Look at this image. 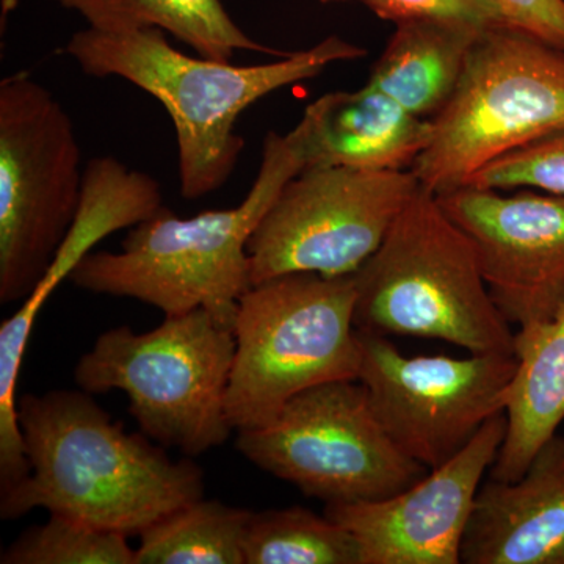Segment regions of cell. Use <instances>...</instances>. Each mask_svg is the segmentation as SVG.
<instances>
[{
    "instance_id": "ac0fdd59",
    "label": "cell",
    "mask_w": 564,
    "mask_h": 564,
    "mask_svg": "<svg viewBox=\"0 0 564 564\" xmlns=\"http://www.w3.org/2000/svg\"><path fill=\"white\" fill-rule=\"evenodd\" d=\"M162 188L150 174L129 170L115 158H98L85 169L84 193L76 221L52 262L46 278L25 300L35 310L69 278L99 240L120 229L133 228L163 209Z\"/></svg>"
},
{
    "instance_id": "e0dca14e",
    "label": "cell",
    "mask_w": 564,
    "mask_h": 564,
    "mask_svg": "<svg viewBox=\"0 0 564 564\" xmlns=\"http://www.w3.org/2000/svg\"><path fill=\"white\" fill-rule=\"evenodd\" d=\"M370 70L369 84L415 117L433 120L454 95L470 52L488 29L455 21H406Z\"/></svg>"
},
{
    "instance_id": "6da1fadb",
    "label": "cell",
    "mask_w": 564,
    "mask_h": 564,
    "mask_svg": "<svg viewBox=\"0 0 564 564\" xmlns=\"http://www.w3.org/2000/svg\"><path fill=\"white\" fill-rule=\"evenodd\" d=\"M91 395L80 389L21 397L31 474L0 496L3 521L43 508L131 538L203 499L198 464L188 456L173 462L147 434L126 432Z\"/></svg>"
},
{
    "instance_id": "484cf974",
    "label": "cell",
    "mask_w": 564,
    "mask_h": 564,
    "mask_svg": "<svg viewBox=\"0 0 564 564\" xmlns=\"http://www.w3.org/2000/svg\"><path fill=\"white\" fill-rule=\"evenodd\" d=\"M513 28L564 51V0H500Z\"/></svg>"
},
{
    "instance_id": "9a60e30c",
    "label": "cell",
    "mask_w": 564,
    "mask_h": 564,
    "mask_svg": "<svg viewBox=\"0 0 564 564\" xmlns=\"http://www.w3.org/2000/svg\"><path fill=\"white\" fill-rule=\"evenodd\" d=\"M310 166H348L406 172L432 139V120L367 82L352 91H332L306 107L293 129Z\"/></svg>"
},
{
    "instance_id": "5b68a950",
    "label": "cell",
    "mask_w": 564,
    "mask_h": 564,
    "mask_svg": "<svg viewBox=\"0 0 564 564\" xmlns=\"http://www.w3.org/2000/svg\"><path fill=\"white\" fill-rule=\"evenodd\" d=\"M234 326L206 310L165 315L148 333L104 332L76 366L82 391H121L141 433L195 458L234 432L226 410L236 356Z\"/></svg>"
},
{
    "instance_id": "9c48e42d",
    "label": "cell",
    "mask_w": 564,
    "mask_h": 564,
    "mask_svg": "<svg viewBox=\"0 0 564 564\" xmlns=\"http://www.w3.org/2000/svg\"><path fill=\"white\" fill-rule=\"evenodd\" d=\"M237 433L248 462L326 505L388 499L429 474L386 434L359 380L306 389L272 422Z\"/></svg>"
},
{
    "instance_id": "3957f363",
    "label": "cell",
    "mask_w": 564,
    "mask_h": 564,
    "mask_svg": "<svg viewBox=\"0 0 564 564\" xmlns=\"http://www.w3.org/2000/svg\"><path fill=\"white\" fill-rule=\"evenodd\" d=\"M304 169L296 132H269L258 176L239 206L192 218L163 207L129 228L121 251L88 252L69 281L98 295L139 300L165 315L206 310L234 326L252 288L248 242L284 185Z\"/></svg>"
},
{
    "instance_id": "4316f807",
    "label": "cell",
    "mask_w": 564,
    "mask_h": 564,
    "mask_svg": "<svg viewBox=\"0 0 564 564\" xmlns=\"http://www.w3.org/2000/svg\"><path fill=\"white\" fill-rule=\"evenodd\" d=\"M323 3L348 2V0H321Z\"/></svg>"
},
{
    "instance_id": "7a4b0ae2",
    "label": "cell",
    "mask_w": 564,
    "mask_h": 564,
    "mask_svg": "<svg viewBox=\"0 0 564 564\" xmlns=\"http://www.w3.org/2000/svg\"><path fill=\"white\" fill-rule=\"evenodd\" d=\"M65 54L88 76L120 77L165 107L176 131L181 195L199 199L232 176L245 148L236 132L245 110L281 88L314 79L333 63L361 58L366 50L333 35L276 62L240 66L184 54L161 29L87 28L70 36Z\"/></svg>"
},
{
    "instance_id": "30bf717a",
    "label": "cell",
    "mask_w": 564,
    "mask_h": 564,
    "mask_svg": "<svg viewBox=\"0 0 564 564\" xmlns=\"http://www.w3.org/2000/svg\"><path fill=\"white\" fill-rule=\"evenodd\" d=\"M419 188L411 170L304 169L284 185L248 242L252 285L289 273L351 276Z\"/></svg>"
},
{
    "instance_id": "2e32d148",
    "label": "cell",
    "mask_w": 564,
    "mask_h": 564,
    "mask_svg": "<svg viewBox=\"0 0 564 564\" xmlns=\"http://www.w3.org/2000/svg\"><path fill=\"white\" fill-rule=\"evenodd\" d=\"M518 370L507 392V434L489 469L514 481L564 421V303L554 317L514 333Z\"/></svg>"
},
{
    "instance_id": "52a82bcc",
    "label": "cell",
    "mask_w": 564,
    "mask_h": 564,
    "mask_svg": "<svg viewBox=\"0 0 564 564\" xmlns=\"http://www.w3.org/2000/svg\"><path fill=\"white\" fill-rule=\"evenodd\" d=\"M564 129V51L513 25L488 29L432 120L411 172L440 195L503 155Z\"/></svg>"
},
{
    "instance_id": "ffe728a7",
    "label": "cell",
    "mask_w": 564,
    "mask_h": 564,
    "mask_svg": "<svg viewBox=\"0 0 564 564\" xmlns=\"http://www.w3.org/2000/svg\"><path fill=\"white\" fill-rule=\"evenodd\" d=\"M251 511L198 499L140 533L135 564H245Z\"/></svg>"
},
{
    "instance_id": "277c9868",
    "label": "cell",
    "mask_w": 564,
    "mask_h": 564,
    "mask_svg": "<svg viewBox=\"0 0 564 564\" xmlns=\"http://www.w3.org/2000/svg\"><path fill=\"white\" fill-rule=\"evenodd\" d=\"M352 276L358 332L514 355L511 323L494 303L474 243L422 185Z\"/></svg>"
},
{
    "instance_id": "ba28073f",
    "label": "cell",
    "mask_w": 564,
    "mask_h": 564,
    "mask_svg": "<svg viewBox=\"0 0 564 564\" xmlns=\"http://www.w3.org/2000/svg\"><path fill=\"white\" fill-rule=\"evenodd\" d=\"M85 170L68 111L20 73L0 82V303H24L76 221Z\"/></svg>"
},
{
    "instance_id": "d6986e66",
    "label": "cell",
    "mask_w": 564,
    "mask_h": 564,
    "mask_svg": "<svg viewBox=\"0 0 564 564\" xmlns=\"http://www.w3.org/2000/svg\"><path fill=\"white\" fill-rule=\"evenodd\" d=\"M102 32L161 29L212 61L232 62L239 51L282 55L252 40L234 22L221 0H55Z\"/></svg>"
},
{
    "instance_id": "44dd1931",
    "label": "cell",
    "mask_w": 564,
    "mask_h": 564,
    "mask_svg": "<svg viewBox=\"0 0 564 564\" xmlns=\"http://www.w3.org/2000/svg\"><path fill=\"white\" fill-rule=\"evenodd\" d=\"M243 556L245 564H364L345 527L304 507L251 511Z\"/></svg>"
},
{
    "instance_id": "d4e9b609",
    "label": "cell",
    "mask_w": 564,
    "mask_h": 564,
    "mask_svg": "<svg viewBox=\"0 0 564 564\" xmlns=\"http://www.w3.org/2000/svg\"><path fill=\"white\" fill-rule=\"evenodd\" d=\"M378 18L406 21H455L478 28L511 25L500 0H359Z\"/></svg>"
},
{
    "instance_id": "7c38bea8",
    "label": "cell",
    "mask_w": 564,
    "mask_h": 564,
    "mask_svg": "<svg viewBox=\"0 0 564 564\" xmlns=\"http://www.w3.org/2000/svg\"><path fill=\"white\" fill-rule=\"evenodd\" d=\"M436 198L474 243L503 317L519 328L554 317L564 303V195L464 185Z\"/></svg>"
},
{
    "instance_id": "7402d4cb",
    "label": "cell",
    "mask_w": 564,
    "mask_h": 564,
    "mask_svg": "<svg viewBox=\"0 0 564 564\" xmlns=\"http://www.w3.org/2000/svg\"><path fill=\"white\" fill-rule=\"evenodd\" d=\"M2 564H135L126 534L51 513L43 525L22 532L0 555Z\"/></svg>"
},
{
    "instance_id": "5bb4252c",
    "label": "cell",
    "mask_w": 564,
    "mask_h": 564,
    "mask_svg": "<svg viewBox=\"0 0 564 564\" xmlns=\"http://www.w3.org/2000/svg\"><path fill=\"white\" fill-rule=\"evenodd\" d=\"M463 564H564V437L555 434L514 481H484Z\"/></svg>"
},
{
    "instance_id": "cb8c5ba5",
    "label": "cell",
    "mask_w": 564,
    "mask_h": 564,
    "mask_svg": "<svg viewBox=\"0 0 564 564\" xmlns=\"http://www.w3.org/2000/svg\"><path fill=\"white\" fill-rule=\"evenodd\" d=\"M467 185L496 191L534 188L564 195V129L489 163Z\"/></svg>"
},
{
    "instance_id": "4fadbf2b",
    "label": "cell",
    "mask_w": 564,
    "mask_h": 564,
    "mask_svg": "<svg viewBox=\"0 0 564 564\" xmlns=\"http://www.w3.org/2000/svg\"><path fill=\"white\" fill-rule=\"evenodd\" d=\"M494 415L451 462L383 500L326 505L325 514L361 545L364 564H462L464 533L505 434Z\"/></svg>"
},
{
    "instance_id": "8992f818",
    "label": "cell",
    "mask_w": 564,
    "mask_h": 564,
    "mask_svg": "<svg viewBox=\"0 0 564 564\" xmlns=\"http://www.w3.org/2000/svg\"><path fill=\"white\" fill-rule=\"evenodd\" d=\"M355 276L289 273L252 285L234 323L226 410L232 429L272 422L314 386L358 380Z\"/></svg>"
},
{
    "instance_id": "603a6c76",
    "label": "cell",
    "mask_w": 564,
    "mask_h": 564,
    "mask_svg": "<svg viewBox=\"0 0 564 564\" xmlns=\"http://www.w3.org/2000/svg\"><path fill=\"white\" fill-rule=\"evenodd\" d=\"M39 314L22 303L0 326V496L17 488L31 474L17 389L22 358Z\"/></svg>"
},
{
    "instance_id": "8fae6325",
    "label": "cell",
    "mask_w": 564,
    "mask_h": 564,
    "mask_svg": "<svg viewBox=\"0 0 564 564\" xmlns=\"http://www.w3.org/2000/svg\"><path fill=\"white\" fill-rule=\"evenodd\" d=\"M358 380L393 444L432 470L451 462L494 415L505 413L514 355H403L380 334L358 332Z\"/></svg>"
}]
</instances>
